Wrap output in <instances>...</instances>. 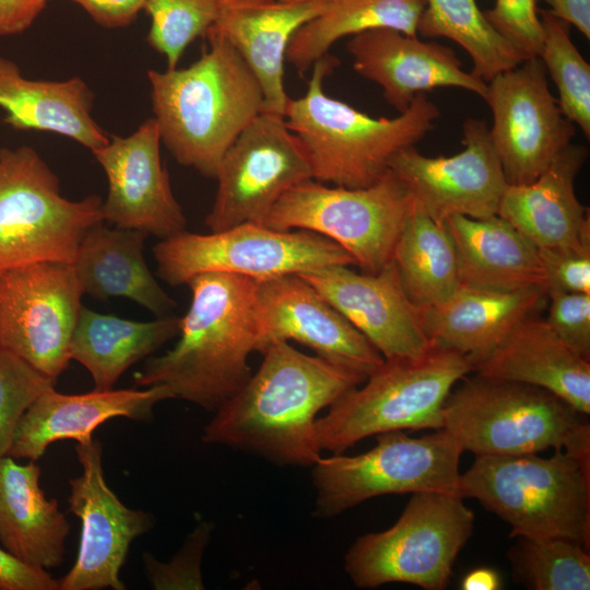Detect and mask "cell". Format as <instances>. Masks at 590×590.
Here are the masks:
<instances>
[{"mask_svg": "<svg viewBox=\"0 0 590 590\" xmlns=\"http://www.w3.org/2000/svg\"><path fill=\"white\" fill-rule=\"evenodd\" d=\"M244 387L203 428L202 440L286 465H314L321 457L317 414L366 378L286 341L270 343Z\"/></svg>", "mask_w": 590, "mask_h": 590, "instance_id": "cell-1", "label": "cell"}, {"mask_svg": "<svg viewBox=\"0 0 590 590\" xmlns=\"http://www.w3.org/2000/svg\"><path fill=\"white\" fill-rule=\"evenodd\" d=\"M178 341L150 357L133 375L137 386H167L181 399L214 412L251 376L248 357L258 350V281L229 273L192 276Z\"/></svg>", "mask_w": 590, "mask_h": 590, "instance_id": "cell-2", "label": "cell"}, {"mask_svg": "<svg viewBox=\"0 0 590 590\" xmlns=\"http://www.w3.org/2000/svg\"><path fill=\"white\" fill-rule=\"evenodd\" d=\"M209 49L187 68L149 70L161 141L175 160L214 178L238 134L263 111L261 87L239 54L208 32Z\"/></svg>", "mask_w": 590, "mask_h": 590, "instance_id": "cell-3", "label": "cell"}, {"mask_svg": "<svg viewBox=\"0 0 590 590\" xmlns=\"http://www.w3.org/2000/svg\"><path fill=\"white\" fill-rule=\"evenodd\" d=\"M339 60L326 55L312 66L306 94L290 98L284 118L308 155L312 179L346 188L375 184L401 150L414 146L435 126L439 108L417 94L409 108L393 118H375L328 96L323 79Z\"/></svg>", "mask_w": 590, "mask_h": 590, "instance_id": "cell-4", "label": "cell"}, {"mask_svg": "<svg viewBox=\"0 0 590 590\" xmlns=\"http://www.w3.org/2000/svg\"><path fill=\"white\" fill-rule=\"evenodd\" d=\"M459 494L476 499L511 527L510 538H564L590 546V459L555 450L476 456Z\"/></svg>", "mask_w": 590, "mask_h": 590, "instance_id": "cell-5", "label": "cell"}, {"mask_svg": "<svg viewBox=\"0 0 590 590\" xmlns=\"http://www.w3.org/2000/svg\"><path fill=\"white\" fill-rule=\"evenodd\" d=\"M586 416L542 388L475 374L449 392L442 428L475 457L554 448L590 459Z\"/></svg>", "mask_w": 590, "mask_h": 590, "instance_id": "cell-6", "label": "cell"}, {"mask_svg": "<svg viewBox=\"0 0 590 590\" xmlns=\"http://www.w3.org/2000/svg\"><path fill=\"white\" fill-rule=\"evenodd\" d=\"M471 371L467 356L434 344L417 357L385 359L317 418L319 448L335 455L386 432L442 428L445 400Z\"/></svg>", "mask_w": 590, "mask_h": 590, "instance_id": "cell-7", "label": "cell"}, {"mask_svg": "<svg viewBox=\"0 0 590 590\" xmlns=\"http://www.w3.org/2000/svg\"><path fill=\"white\" fill-rule=\"evenodd\" d=\"M103 200H69L57 175L27 145L0 150V271L25 264L72 263L85 233L104 222Z\"/></svg>", "mask_w": 590, "mask_h": 590, "instance_id": "cell-8", "label": "cell"}, {"mask_svg": "<svg viewBox=\"0 0 590 590\" xmlns=\"http://www.w3.org/2000/svg\"><path fill=\"white\" fill-rule=\"evenodd\" d=\"M474 514L457 494L414 493L389 529L359 536L344 568L358 588L404 582L445 589L459 552L472 535Z\"/></svg>", "mask_w": 590, "mask_h": 590, "instance_id": "cell-9", "label": "cell"}, {"mask_svg": "<svg viewBox=\"0 0 590 590\" xmlns=\"http://www.w3.org/2000/svg\"><path fill=\"white\" fill-rule=\"evenodd\" d=\"M370 450L335 453L312 465L315 516L330 518L377 496L421 492L459 494L463 450L444 428L422 437L402 430L376 435Z\"/></svg>", "mask_w": 590, "mask_h": 590, "instance_id": "cell-10", "label": "cell"}, {"mask_svg": "<svg viewBox=\"0 0 590 590\" xmlns=\"http://www.w3.org/2000/svg\"><path fill=\"white\" fill-rule=\"evenodd\" d=\"M412 204L411 196L389 168L365 188L303 181L285 192L259 224L322 235L346 250L363 272L377 273L391 260Z\"/></svg>", "mask_w": 590, "mask_h": 590, "instance_id": "cell-11", "label": "cell"}, {"mask_svg": "<svg viewBox=\"0 0 590 590\" xmlns=\"http://www.w3.org/2000/svg\"><path fill=\"white\" fill-rule=\"evenodd\" d=\"M153 256L158 276L172 286L209 272L264 281L328 266H356L346 250L322 235L252 222L209 234L182 231L161 239Z\"/></svg>", "mask_w": 590, "mask_h": 590, "instance_id": "cell-12", "label": "cell"}, {"mask_svg": "<svg viewBox=\"0 0 590 590\" xmlns=\"http://www.w3.org/2000/svg\"><path fill=\"white\" fill-rule=\"evenodd\" d=\"M83 292L72 263L0 271V349L56 381L67 369Z\"/></svg>", "mask_w": 590, "mask_h": 590, "instance_id": "cell-13", "label": "cell"}, {"mask_svg": "<svg viewBox=\"0 0 590 590\" xmlns=\"http://www.w3.org/2000/svg\"><path fill=\"white\" fill-rule=\"evenodd\" d=\"M217 190L205 217L210 232L260 223L296 185L312 179L308 155L284 116L261 111L223 155Z\"/></svg>", "mask_w": 590, "mask_h": 590, "instance_id": "cell-14", "label": "cell"}, {"mask_svg": "<svg viewBox=\"0 0 590 590\" xmlns=\"http://www.w3.org/2000/svg\"><path fill=\"white\" fill-rule=\"evenodd\" d=\"M546 74L542 60L533 57L487 82L489 133L509 185L535 180L575 137V125L563 115Z\"/></svg>", "mask_w": 590, "mask_h": 590, "instance_id": "cell-15", "label": "cell"}, {"mask_svg": "<svg viewBox=\"0 0 590 590\" xmlns=\"http://www.w3.org/2000/svg\"><path fill=\"white\" fill-rule=\"evenodd\" d=\"M462 132L464 149L455 155L428 157L409 146L389 164L413 202L438 223L497 215L507 186L487 123L468 118Z\"/></svg>", "mask_w": 590, "mask_h": 590, "instance_id": "cell-16", "label": "cell"}, {"mask_svg": "<svg viewBox=\"0 0 590 590\" xmlns=\"http://www.w3.org/2000/svg\"><path fill=\"white\" fill-rule=\"evenodd\" d=\"M82 473L70 480L69 511L81 520L80 544L71 569L58 579L59 590H125L120 579L130 544L154 526L151 514L127 507L107 485L103 446H75Z\"/></svg>", "mask_w": 590, "mask_h": 590, "instance_id": "cell-17", "label": "cell"}, {"mask_svg": "<svg viewBox=\"0 0 590 590\" xmlns=\"http://www.w3.org/2000/svg\"><path fill=\"white\" fill-rule=\"evenodd\" d=\"M258 350L295 341L365 378L385 362L376 347L306 280L287 274L258 281Z\"/></svg>", "mask_w": 590, "mask_h": 590, "instance_id": "cell-18", "label": "cell"}, {"mask_svg": "<svg viewBox=\"0 0 590 590\" xmlns=\"http://www.w3.org/2000/svg\"><path fill=\"white\" fill-rule=\"evenodd\" d=\"M161 134L154 118L127 137L113 135L93 151L107 177L104 222L160 239L186 231V216L162 163Z\"/></svg>", "mask_w": 590, "mask_h": 590, "instance_id": "cell-19", "label": "cell"}, {"mask_svg": "<svg viewBox=\"0 0 590 590\" xmlns=\"http://www.w3.org/2000/svg\"><path fill=\"white\" fill-rule=\"evenodd\" d=\"M337 308L385 359L417 357L433 345L420 308L408 297L390 260L377 273L328 266L298 274Z\"/></svg>", "mask_w": 590, "mask_h": 590, "instance_id": "cell-20", "label": "cell"}, {"mask_svg": "<svg viewBox=\"0 0 590 590\" xmlns=\"http://www.w3.org/2000/svg\"><path fill=\"white\" fill-rule=\"evenodd\" d=\"M354 70L375 82L384 98L399 113L405 111L417 94L436 87H458L481 96L487 83L462 69L450 47L421 40L391 28H376L346 43Z\"/></svg>", "mask_w": 590, "mask_h": 590, "instance_id": "cell-21", "label": "cell"}, {"mask_svg": "<svg viewBox=\"0 0 590 590\" xmlns=\"http://www.w3.org/2000/svg\"><path fill=\"white\" fill-rule=\"evenodd\" d=\"M167 399H174V394L165 385L142 390L94 389L80 394L61 393L50 387L23 413L8 455L36 461L55 441L72 439L84 444L93 440L94 430L111 418L151 421L154 406Z\"/></svg>", "mask_w": 590, "mask_h": 590, "instance_id": "cell-22", "label": "cell"}, {"mask_svg": "<svg viewBox=\"0 0 590 590\" xmlns=\"http://www.w3.org/2000/svg\"><path fill=\"white\" fill-rule=\"evenodd\" d=\"M587 156L583 145L569 143L532 182L507 184L497 215L538 248L590 244L589 210L575 191L576 177Z\"/></svg>", "mask_w": 590, "mask_h": 590, "instance_id": "cell-23", "label": "cell"}, {"mask_svg": "<svg viewBox=\"0 0 590 590\" xmlns=\"http://www.w3.org/2000/svg\"><path fill=\"white\" fill-rule=\"evenodd\" d=\"M546 290H492L462 285L438 305L420 308L432 344L456 351L474 365L526 318L539 314Z\"/></svg>", "mask_w": 590, "mask_h": 590, "instance_id": "cell-24", "label": "cell"}, {"mask_svg": "<svg viewBox=\"0 0 590 590\" xmlns=\"http://www.w3.org/2000/svg\"><path fill=\"white\" fill-rule=\"evenodd\" d=\"M326 3L327 0L223 2L217 20L208 32L228 42L250 69L262 91L263 111L284 116L290 99L284 87L288 44L296 31L318 15Z\"/></svg>", "mask_w": 590, "mask_h": 590, "instance_id": "cell-25", "label": "cell"}, {"mask_svg": "<svg viewBox=\"0 0 590 590\" xmlns=\"http://www.w3.org/2000/svg\"><path fill=\"white\" fill-rule=\"evenodd\" d=\"M484 377L542 388L581 414L590 413V363L570 349L539 314L518 323L473 365Z\"/></svg>", "mask_w": 590, "mask_h": 590, "instance_id": "cell-26", "label": "cell"}, {"mask_svg": "<svg viewBox=\"0 0 590 590\" xmlns=\"http://www.w3.org/2000/svg\"><path fill=\"white\" fill-rule=\"evenodd\" d=\"M145 233L107 227L104 222L83 236L72 262L83 294L99 300L122 297L156 317L172 316L177 303L152 274L145 258Z\"/></svg>", "mask_w": 590, "mask_h": 590, "instance_id": "cell-27", "label": "cell"}, {"mask_svg": "<svg viewBox=\"0 0 590 590\" xmlns=\"http://www.w3.org/2000/svg\"><path fill=\"white\" fill-rule=\"evenodd\" d=\"M93 102V92L79 76L30 80L16 63L0 56V107L4 123L13 129L54 132L93 152L109 141L92 116Z\"/></svg>", "mask_w": 590, "mask_h": 590, "instance_id": "cell-28", "label": "cell"}, {"mask_svg": "<svg viewBox=\"0 0 590 590\" xmlns=\"http://www.w3.org/2000/svg\"><path fill=\"white\" fill-rule=\"evenodd\" d=\"M35 461L0 459V542L20 559L46 570L63 562L70 524L56 499L40 487Z\"/></svg>", "mask_w": 590, "mask_h": 590, "instance_id": "cell-29", "label": "cell"}, {"mask_svg": "<svg viewBox=\"0 0 590 590\" xmlns=\"http://www.w3.org/2000/svg\"><path fill=\"white\" fill-rule=\"evenodd\" d=\"M456 246L462 285L546 290L538 247L499 215H451L444 223Z\"/></svg>", "mask_w": 590, "mask_h": 590, "instance_id": "cell-30", "label": "cell"}, {"mask_svg": "<svg viewBox=\"0 0 590 590\" xmlns=\"http://www.w3.org/2000/svg\"><path fill=\"white\" fill-rule=\"evenodd\" d=\"M179 333L172 315L137 321L82 306L70 342V357L86 368L94 389H113L133 364L149 357Z\"/></svg>", "mask_w": 590, "mask_h": 590, "instance_id": "cell-31", "label": "cell"}, {"mask_svg": "<svg viewBox=\"0 0 590 590\" xmlns=\"http://www.w3.org/2000/svg\"><path fill=\"white\" fill-rule=\"evenodd\" d=\"M424 8L425 0H327L323 10L293 35L285 61L303 73L339 39L376 28L417 36Z\"/></svg>", "mask_w": 590, "mask_h": 590, "instance_id": "cell-32", "label": "cell"}, {"mask_svg": "<svg viewBox=\"0 0 590 590\" xmlns=\"http://www.w3.org/2000/svg\"><path fill=\"white\" fill-rule=\"evenodd\" d=\"M391 260L408 297L418 308L440 304L461 284L456 246L446 225L433 220L414 202Z\"/></svg>", "mask_w": 590, "mask_h": 590, "instance_id": "cell-33", "label": "cell"}, {"mask_svg": "<svg viewBox=\"0 0 590 590\" xmlns=\"http://www.w3.org/2000/svg\"><path fill=\"white\" fill-rule=\"evenodd\" d=\"M418 35L456 42L469 54L471 72L486 83L526 60L492 27L475 0H425Z\"/></svg>", "mask_w": 590, "mask_h": 590, "instance_id": "cell-34", "label": "cell"}, {"mask_svg": "<svg viewBox=\"0 0 590 590\" xmlns=\"http://www.w3.org/2000/svg\"><path fill=\"white\" fill-rule=\"evenodd\" d=\"M507 556L515 582L532 590H589L590 555L564 538L515 536Z\"/></svg>", "mask_w": 590, "mask_h": 590, "instance_id": "cell-35", "label": "cell"}, {"mask_svg": "<svg viewBox=\"0 0 590 590\" xmlns=\"http://www.w3.org/2000/svg\"><path fill=\"white\" fill-rule=\"evenodd\" d=\"M543 45L539 58L558 92L563 115L590 137V66L571 40L569 24L539 11Z\"/></svg>", "mask_w": 590, "mask_h": 590, "instance_id": "cell-36", "label": "cell"}, {"mask_svg": "<svg viewBox=\"0 0 590 590\" xmlns=\"http://www.w3.org/2000/svg\"><path fill=\"white\" fill-rule=\"evenodd\" d=\"M223 0H148L144 11L151 19L148 44L177 68L186 48L217 20Z\"/></svg>", "mask_w": 590, "mask_h": 590, "instance_id": "cell-37", "label": "cell"}, {"mask_svg": "<svg viewBox=\"0 0 590 590\" xmlns=\"http://www.w3.org/2000/svg\"><path fill=\"white\" fill-rule=\"evenodd\" d=\"M56 381L0 349V459L9 453L20 418Z\"/></svg>", "mask_w": 590, "mask_h": 590, "instance_id": "cell-38", "label": "cell"}, {"mask_svg": "<svg viewBox=\"0 0 590 590\" xmlns=\"http://www.w3.org/2000/svg\"><path fill=\"white\" fill-rule=\"evenodd\" d=\"M212 528L208 522L198 524L167 563L157 560L150 553H143V565L153 589H204L200 564Z\"/></svg>", "mask_w": 590, "mask_h": 590, "instance_id": "cell-39", "label": "cell"}, {"mask_svg": "<svg viewBox=\"0 0 590 590\" xmlns=\"http://www.w3.org/2000/svg\"><path fill=\"white\" fill-rule=\"evenodd\" d=\"M538 0H495L484 11L492 27L526 59L539 57L543 45V26Z\"/></svg>", "mask_w": 590, "mask_h": 590, "instance_id": "cell-40", "label": "cell"}, {"mask_svg": "<svg viewBox=\"0 0 590 590\" xmlns=\"http://www.w3.org/2000/svg\"><path fill=\"white\" fill-rule=\"evenodd\" d=\"M545 318L553 331L575 352L590 357V294L550 291Z\"/></svg>", "mask_w": 590, "mask_h": 590, "instance_id": "cell-41", "label": "cell"}, {"mask_svg": "<svg viewBox=\"0 0 590 590\" xmlns=\"http://www.w3.org/2000/svg\"><path fill=\"white\" fill-rule=\"evenodd\" d=\"M546 293L590 294V244L567 248H538Z\"/></svg>", "mask_w": 590, "mask_h": 590, "instance_id": "cell-42", "label": "cell"}, {"mask_svg": "<svg viewBox=\"0 0 590 590\" xmlns=\"http://www.w3.org/2000/svg\"><path fill=\"white\" fill-rule=\"evenodd\" d=\"M0 590H59L58 579L0 546Z\"/></svg>", "mask_w": 590, "mask_h": 590, "instance_id": "cell-43", "label": "cell"}, {"mask_svg": "<svg viewBox=\"0 0 590 590\" xmlns=\"http://www.w3.org/2000/svg\"><path fill=\"white\" fill-rule=\"evenodd\" d=\"M49 1V0H48ZM79 4L97 24L117 28L131 24L148 0H70Z\"/></svg>", "mask_w": 590, "mask_h": 590, "instance_id": "cell-44", "label": "cell"}, {"mask_svg": "<svg viewBox=\"0 0 590 590\" xmlns=\"http://www.w3.org/2000/svg\"><path fill=\"white\" fill-rule=\"evenodd\" d=\"M48 0H0V35L26 31L43 12Z\"/></svg>", "mask_w": 590, "mask_h": 590, "instance_id": "cell-45", "label": "cell"}, {"mask_svg": "<svg viewBox=\"0 0 590 590\" xmlns=\"http://www.w3.org/2000/svg\"><path fill=\"white\" fill-rule=\"evenodd\" d=\"M548 12L555 17L577 27L590 38V0H545Z\"/></svg>", "mask_w": 590, "mask_h": 590, "instance_id": "cell-46", "label": "cell"}, {"mask_svg": "<svg viewBox=\"0 0 590 590\" xmlns=\"http://www.w3.org/2000/svg\"><path fill=\"white\" fill-rule=\"evenodd\" d=\"M500 587L502 580L497 571L486 567L471 570L461 581L463 590H497Z\"/></svg>", "mask_w": 590, "mask_h": 590, "instance_id": "cell-47", "label": "cell"}, {"mask_svg": "<svg viewBox=\"0 0 590 590\" xmlns=\"http://www.w3.org/2000/svg\"><path fill=\"white\" fill-rule=\"evenodd\" d=\"M276 0H223L224 3L228 4H252V3H267Z\"/></svg>", "mask_w": 590, "mask_h": 590, "instance_id": "cell-48", "label": "cell"}, {"mask_svg": "<svg viewBox=\"0 0 590 590\" xmlns=\"http://www.w3.org/2000/svg\"><path fill=\"white\" fill-rule=\"evenodd\" d=\"M279 1H304V0H279Z\"/></svg>", "mask_w": 590, "mask_h": 590, "instance_id": "cell-49", "label": "cell"}]
</instances>
